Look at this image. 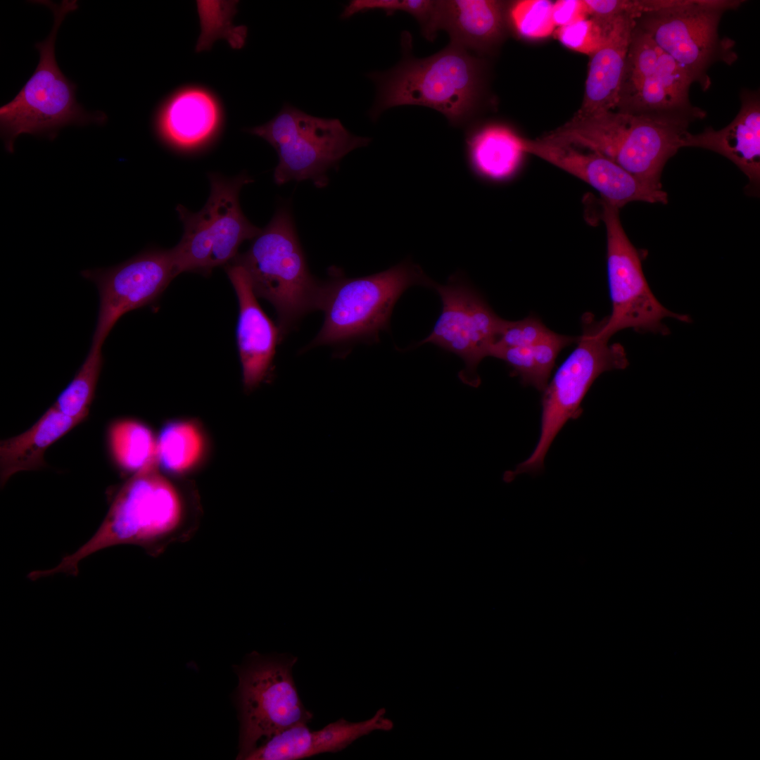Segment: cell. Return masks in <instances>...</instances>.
Here are the masks:
<instances>
[{"instance_id": "obj_13", "label": "cell", "mask_w": 760, "mask_h": 760, "mask_svg": "<svg viewBox=\"0 0 760 760\" xmlns=\"http://www.w3.org/2000/svg\"><path fill=\"white\" fill-rule=\"evenodd\" d=\"M432 287L441 298L442 312L431 334L415 347L432 343L458 355L465 366L460 379L476 388L481 384L477 367L490 356L509 320L496 315L461 274L452 275L445 285L434 282Z\"/></svg>"}, {"instance_id": "obj_2", "label": "cell", "mask_w": 760, "mask_h": 760, "mask_svg": "<svg viewBox=\"0 0 760 760\" xmlns=\"http://www.w3.org/2000/svg\"><path fill=\"white\" fill-rule=\"evenodd\" d=\"M695 120L678 114L576 112L542 139L597 153L642 180L662 187L664 166L683 148L689 125Z\"/></svg>"}, {"instance_id": "obj_6", "label": "cell", "mask_w": 760, "mask_h": 760, "mask_svg": "<svg viewBox=\"0 0 760 760\" xmlns=\"http://www.w3.org/2000/svg\"><path fill=\"white\" fill-rule=\"evenodd\" d=\"M334 274L326 282L323 326L306 349L360 340L376 341L379 333L388 329L402 293L413 285L432 287L434 284L409 259L366 277L346 278L337 270Z\"/></svg>"}, {"instance_id": "obj_5", "label": "cell", "mask_w": 760, "mask_h": 760, "mask_svg": "<svg viewBox=\"0 0 760 760\" xmlns=\"http://www.w3.org/2000/svg\"><path fill=\"white\" fill-rule=\"evenodd\" d=\"M36 2L52 11L53 25L49 36L35 44L39 61L34 73L14 99L0 108L1 134L6 149L11 153L15 139L21 134L54 138L64 126L106 120L103 113H87L77 102V85L63 74L55 57L56 34L67 14L78 8L77 1Z\"/></svg>"}, {"instance_id": "obj_17", "label": "cell", "mask_w": 760, "mask_h": 760, "mask_svg": "<svg viewBox=\"0 0 760 760\" xmlns=\"http://www.w3.org/2000/svg\"><path fill=\"white\" fill-rule=\"evenodd\" d=\"M226 271L239 302L236 341L243 384L251 391L270 372L280 331L260 306L243 267L232 262L226 265Z\"/></svg>"}, {"instance_id": "obj_7", "label": "cell", "mask_w": 760, "mask_h": 760, "mask_svg": "<svg viewBox=\"0 0 760 760\" xmlns=\"http://www.w3.org/2000/svg\"><path fill=\"white\" fill-rule=\"evenodd\" d=\"M601 325L602 320L596 321L592 314L583 315L577 346L543 391L540 433L536 446L514 470L505 472V482L509 483L523 473L540 472L557 433L567 421L582 414L581 403L595 380L603 372L628 367L623 347L618 343L610 344L609 339L600 336Z\"/></svg>"}, {"instance_id": "obj_19", "label": "cell", "mask_w": 760, "mask_h": 760, "mask_svg": "<svg viewBox=\"0 0 760 760\" xmlns=\"http://www.w3.org/2000/svg\"><path fill=\"white\" fill-rule=\"evenodd\" d=\"M683 147H696L716 152L733 163L748 178L745 190L759 196L760 186V98L759 91L741 94V107L725 127H709L698 134L689 132Z\"/></svg>"}, {"instance_id": "obj_31", "label": "cell", "mask_w": 760, "mask_h": 760, "mask_svg": "<svg viewBox=\"0 0 760 760\" xmlns=\"http://www.w3.org/2000/svg\"><path fill=\"white\" fill-rule=\"evenodd\" d=\"M554 333L540 318L531 315L521 320L508 321L494 346H531L549 338Z\"/></svg>"}, {"instance_id": "obj_18", "label": "cell", "mask_w": 760, "mask_h": 760, "mask_svg": "<svg viewBox=\"0 0 760 760\" xmlns=\"http://www.w3.org/2000/svg\"><path fill=\"white\" fill-rule=\"evenodd\" d=\"M298 724L260 743L246 760H297L314 755L338 752L357 739L374 731H389L393 722L381 708L371 718L350 722L341 718L317 730Z\"/></svg>"}, {"instance_id": "obj_14", "label": "cell", "mask_w": 760, "mask_h": 760, "mask_svg": "<svg viewBox=\"0 0 760 760\" xmlns=\"http://www.w3.org/2000/svg\"><path fill=\"white\" fill-rule=\"evenodd\" d=\"M688 72L635 25L619 93V111L678 114L702 119L706 113L689 98Z\"/></svg>"}, {"instance_id": "obj_21", "label": "cell", "mask_w": 760, "mask_h": 760, "mask_svg": "<svg viewBox=\"0 0 760 760\" xmlns=\"http://www.w3.org/2000/svg\"><path fill=\"white\" fill-rule=\"evenodd\" d=\"M635 19L629 15L614 18L604 42L590 56L583 100L577 113L616 108Z\"/></svg>"}, {"instance_id": "obj_23", "label": "cell", "mask_w": 760, "mask_h": 760, "mask_svg": "<svg viewBox=\"0 0 760 760\" xmlns=\"http://www.w3.org/2000/svg\"><path fill=\"white\" fill-rule=\"evenodd\" d=\"M521 137L509 127L488 124L468 129L465 151L468 167L478 179L504 182L517 172L523 155Z\"/></svg>"}, {"instance_id": "obj_15", "label": "cell", "mask_w": 760, "mask_h": 760, "mask_svg": "<svg viewBox=\"0 0 760 760\" xmlns=\"http://www.w3.org/2000/svg\"><path fill=\"white\" fill-rule=\"evenodd\" d=\"M94 282L99 307L91 347L101 348L113 327L125 313L153 303L178 275L172 249H152L106 269L85 270Z\"/></svg>"}, {"instance_id": "obj_9", "label": "cell", "mask_w": 760, "mask_h": 760, "mask_svg": "<svg viewBox=\"0 0 760 760\" xmlns=\"http://www.w3.org/2000/svg\"><path fill=\"white\" fill-rule=\"evenodd\" d=\"M210 192L204 206L191 212L179 205L176 210L184 227L178 244L172 248L177 274H209L232 262L240 245L253 240L261 229L244 215L239 203L241 188L253 179L246 173L233 178L209 174Z\"/></svg>"}, {"instance_id": "obj_33", "label": "cell", "mask_w": 760, "mask_h": 760, "mask_svg": "<svg viewBox=\"0 0 760 760\" xmlns=\"http://www.w3.org/2000/svg\"><path fill=\"white\" fill-rule=\"evenodd\" d=\"M588 16L585 0H559L552 4V20L555 27H563Z\"/></svg>"}, {"instance_id": "obj_22", "label": "cell", "mask_w": 760, "mask_h": 760, "mask_svg": "<svg viewBox=\"0 0 760 760\" xmlns=\"http://www.w3.org/2000/svg\"><path fill=\"white\" fill-rule=\"evenodd\" d=\"M441 30L450 44L470 52L492 50L504 30L503 4L493 0H442Z\"/></svg>"}, {"instance_id": "obj_12", "label": "cell", "mask_w": 760, "mask_h": 760, "mask_svg": "<svg viewBox=\"0 0 760 760\" xmlns=\"http://www.w3.org/2000/svg\"><path fill=\"white\" fill-rule=\"evenodd\" d=\"M599 217L607 236V267L612 312L602 320L600 335L609 339L616 332L633 329L638 332L667 334L664 319L690 322L674 313L653 294L642 270V253L631 243L622 226L619 209L600 200Z\"/></svg>"}, {"instance_id": "obj_3", "label": "cell", "mask_w": 760, "mask_h": 760, "mask_svg": "<svg viewBox=\"0 0 760 760\" xmlns=\"http://www.w3.org/2000/svg\"><path fill=\"white\" fill-rule=\"evenodd\" d=\"M158 467L155 462L134 474L114 496L106 518L91 538L55 568L41 571L40 576L61 572L75 576L80 560L115 545H139L156 554L167 543L183 536V498Z\"/></svg>"}, {"instance_id": "obj_27", "label": "cell", "mask_w": 760, "mask_h": 760, "mask_svg": "<svg viewBox=\"0 0 760 760\" xmlns=\"http://www.w3.org/2000/svg\"><path fill=\"white\" fill-rule=\"evenodd\" d=\"M103 362L101 348L91 347L83 364L53 406L64 414L83 421L93 400Z\"/></svg>"}, {"instance_id": "obj_4", "label": "cell", "mask_w": 760, "mask_h": 760, "mask_svg": "<svg viewBox=\"0 0 760 760\" xmlns=\"http://www.w3.org/2000/svg\"><path fill=\"white\" fill-rule=\"evenodd\" d=\"M232 262L243 267L256 296L275 308L280 335L306 313L322 310L326 282L310 274L288 207H280Z\"/></svg>"}, {"instance_id": "obj_28", "label": "cell", "mask_w": 760, "mask_h": 760, "mask_svg": "<svg viewBox=\"0 0 760 760\" xmlns=\"http://www.w3.org/2000/svg\"><path fill=\"white\" fill-rule=\"evenodd\" d=\"M374 9L387 14L398 11L408 13L416 18L422 34L429 41L441 30V0H353L344 8L341 18L348 19L359 12Z\"/></svg>"}, {"instance_id": "obj_1", "label": "cell", "mask_w": 760, "mask_h": 760, "mask_svg": "<svg viewBox=\"0 0 760 760\" xmlns=\"http://www.w3.org/2000/svg\"><path fill=\"white\" fill-rule=\"evenodd\" d=\"M411 37L402 35L403 58L392 68L367 77L376 88L369 115L377 120L386 110L403 105L431 108L454 127L465 126L478 113L483 94V64L470 52L449 44L424 58L411 53Z\"/></svg>"}, {"instance_id": "obj_30", "label": "cell", "mask_w": 760, "mask_h": 760, "mask_svg": "<svg viewBox=\"0 0 760 760\" xmlns=\"http://www.w3.org/2000/svg\"><path fill=\"white\" fill-rule=\"evenodd\" d=\"M614 19L583 18L558 27L555 35L566 48L591 56L604 42Z\"/></svg>"}, {"instance_id": "obj_10", "label": "cell", "mask_w": 760, "mask_h": 760, "mask_svg": "<svg viewBox=\"0 0 760 760\" xmlns=\"http://www.w3.org/2000/svg\"><path fill=\"white\" fill-rule=\"evenodd\" d=\"M740 0H681L674 6L641 15L635 25L690 75L703 91L711 86L709 68L717 62L733 64L737 58L735 42L722 38L723 15L740 6Z\"/></svg>"}, {"instance_id": "obj_8", "label": "cell", "mask_w": 760, "mask_h": 760, "mask_svg": "<svg viewBox=\"0 0 760 760\" xmlns=\"http://www.w3.org/2000/svg\"><path fill=\"white\" fill-rule=\"evenodd\" d=\"M246 131L277 151L279 161L273 177L277 185L311 180L315 186L324 187L330 169L371 141L352 134L338 119L314 116L289 103L267 122Z\"/></svg>"}, {"instance_id": "obj_25", "label": "cell", "mask_w": 760, "mask_h": 760, "mask_svg": "<svg viewBox=\"0 0 760 760\" xmlns=\"http://www.w3.org/2000/svg\"><path fill=\"white\" fill-rule=\"evenodd\" d=\"M205 450V436L199 425L191 420L168 422L157 437L158 465L172 474H183L193 469L201 462Z\"/></svg>"}, {"instance_id": "obj_29", "label": "cell", "mask_w": 760, "mask_h": 760, "mask_svg": "<svg viewBox=\"0 0 760 760\" xmlns=\"http://www.w3.org/2000/svg\"><path fill=\"white\" fill-rule=\"evenodd\" d=\"M552 4L547 0L514 2L509 13L512 25L517 34L528 39L550 36L555 27L552 20Z\"/></svg>"}, {"instance_id": "obj_16", "label": "cell", "mask_w": 760, "mask_h": 760, "mask_svg": "<svg viewBox=\"0 0 760 760\" xmlns=\"http://www.w3.org/2000/svg\"><path fill=\"white\" fill-rule=\"evenodd\" d=\"M521 141L525 153L537 156L583 180L599 192L602 200L619 209L635 201L668 203V194L662 187L642 180L597 153L550 143L541 138L521 137Z\"/></svg>"}, {"instance_id": "obj_11", "label": "cell", "mask_w": 760, "mask_h": 760, "mask_svg": "<svg viewBox=\"0 0 760 760\" xmlns=\"http://www.w3.org/2000/svg\"><path fill=\"white\" fill-rule=\"evenodd\" d=\"M294 656H264L253 652L239 672L240 712L237 759H246L259 742L298 724L312 714L303 704L293 677Z\"/></svg>"}, {"instance_id": "obj_26", "label": "cell", "mask_w": 760, "mask_h": 760, "mask_svg": "<svg viewBox=\"0 0 760 760\" xmlns=\"http://www.w3.org/2000/svg\"><path fill=\"white\" fill-rule=\"evenodd\" d=\"M108 445L116 464L133 474L157 462V437L145 424L132 419L113 422Z\"/></svg>"}, {"instance_id": "obj_20", "label": "cell", "mask_w": 760, "mask_h": 760, "mask_svg": "<svg viewBox=\"0 0 760 760\" xmlns=\"http://www.w3.org/2000/svg\"><path fill=\"white\" fill-rule=\"evenodd\" d=\"M220 110L213 95L200 88L174 94L159 109L156 128L166 143L184 150L198 148L217 133Z\"/></svg>"}, {"instance_id": "obj_24", "label": "cell", "mask_w": 760, "mask_h": 760, "mask_svg": "<svg viewBox=\"0 0 760 760\" xmlns=\"http://www.w3.org/2000/svg\"><path fill=\"white\" fill-rule=\"evenodd\" d=\"M81 422L64 414L53 405L25 432L1 441V484L18 471L43 467L46 449Z\"/></svg>"}, {"instance_id": "obj_32", "label": "cell", "mask_w": 760, "mask_h": 760, "mask_svg": "<svg viewBox=\"0 0 760 760\" xmlns=\"http://www.w3.org/2000/svg\"><path fill=\"white\" fill-rule=\"evenodd\" d=\"M588 15L598 20H612L622 15L638 18L662 7L661 0H585Z\"/></svg>"}]
</instances>
